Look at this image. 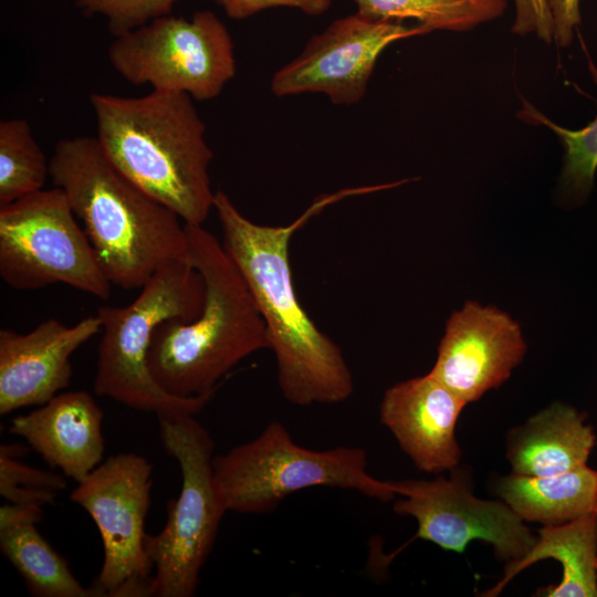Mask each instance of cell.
I'll return each mask as SVG.
<instances>
[{
  "instance_id": "obj_21",
  "label": "cell",
  "mask_w": 597,
  "mask_h": 597,
  "mask_svg": "<svg viewBox=\"0 0 597 597\" xmlns=\"http://www.w3.org/2000/svg\"><path fill=\"white\" fill-rule=\"evenodd\" d=\"M375 20L415 19L433 30L465 31L501 15L505 0H354Z\"/></svg>"
},
{
  "instance_id": "obj_7",
  "label": "cell",
  "mask_w": 597,
  "mask_h": 597,
  "mask_svg": "<svg viewBox=\"0 0 597 597\" xmlns=\"http://www.w3.org/2000/svg\"><path fill=\"white\" fill-rule=\"evenodd\" d=\"M157 418L163 447L179 464L181 489L168 502L163 530L145 538L155 568L154 596L192 597L228 512L214 479V442L195 415L166 413Z\"/></svg>"
},
{
  "instance_id": "obj_14",
  "label": "cell",
  "mask_w": 597,
  "mask_h": 597,
  "mask_svg": "<svg viewBox=\"0 0 597 597\" xmlns=\"http://www.w3.org/2000/svg\"><path fill=\"white\" fill-rule=\"evenodd\" d=\"M97 314L69 326L49 318L28 333L0 329V415L41 406L69 387L71 356L101 332Z\"/></svg>"
},
{
  "instance_id": "obj_12",
  "label": "cell",
  "mask_w": 597,
  "mask_h": 597,
  "mask_svg": "<svg viewBox=\"0 0 597 597\" xmlns=\"http://www.w3.org/2000/svg\"><path fill=\"white\" fill-rule=\"evenodd\" d=\"M395 486L402 499L394 503V512L416 519L415 537L446 551L461 553L479 540L491 544L498 556L515 561L536 541L505 502L479 499L457 478L404 480Z\"/></svg>"
},
{
  "instance_id": "obj_3",
  "label": "cell",
  "mask_w": 597,
  "mask_h": 597,
  "mask_svg": "<svg viewBox=\"0 0 597 597\" xmlns=\"http://www.w3.org/2000/svg\"><path fill=\"white\" fill-rule=\"evenodd\" d=\"M90 103L96 139L114 167L184 223L202 226L214 207L213 153L192 98L153 90L140 97L93 93Z\"/></svg>"
},
{
  "instance_id": "obj_19",
  "label": "cell",
  "mask_w": 597,
  "mask_h": 597,
  "mask_svg": "<svg viewBox=\"0 0 597 597\" xmlns=\"http://www.w3.org/2000/svg\"><path fill=\"white\" fill-rule=\"evenodd\" d=\"M499 493L523 521L559 525L595 511L597 470L586 464L551 476L512 473L500 481Z\"/></svg>"
},
{
  "instance_id": "obj_13",
  "label": "cell",
  "mask_w": 597,
  "mask_h": 597,
  "mask_svg": "<svg viewBox=\"0 0 597 597\" xmlns=\"http://www.w3.org/2000/svg\"><path fill=\"white\" fill-rule=\"evenodd\" d=\"M525 350L517 322L494 306L469 301L449 317L429 373L469 404L502 385Z\"/></svg>"
},
{
  "instance_id": "obj_11",
  "label": "cell",
  "mask_w": 597,
  "mask_h": 597,
  "mask_svg": "<svg viewBox=\"0 0 597 597\" xmlns=\"http://www.w3.org/2000/svg\"><path fill=\"white\" fill-rule=\"evenodd\" d=\"M430 31L423 24L407 27L358 12L337 19L274 73L271 91L280 97L315 92L327 95L334 104H356L365 95L376 62L387 46Z\"/></svg>"
},
{
  "instance_id": "obj_6",
  "label": "cell",
  "mask_w": 597,
  "mask_h": 597,
  "mask_svg": "<svg viewBox=\"0 0 597 597\" xmlns=\"http://www.w3.org/2000/svg\"><path fill=\"white\" fill-rule=\"evenodd\" d=\"M213 471L227 511L241 514L271 513L289 495L318 486L353 490L381 502L397 494L395 482L368 473L363 448L308 449L280 421L214 457Z\"/></svg>"
},
{
  "instance_id": "obj_1",
  "label": "cell",
  "mask_w": 597,
  "mask_h": 597,
  "mask_svg": "<svg viewBox=\"0 0 597 597\" xmlns=\"http://www.w3.org/2000/svg\"><path fill=\"white\" fill-rule=\"evenodd\" d=\"M356 192L360 190L324 196L286 226L255 223L240 212L227 193L219 190L214 196L222 245L263 316L280 390L295 406L341 404L354 392V377L341 347L316 326L296 295L290 242L310 218Z\"/></svg>"
},
{
  "instance_id": "obj_16",
  "label": "cell",
  "mask_w": 597,
  "mask_h": 597,
  "mask_svg": "<svg viewBox=\"0 0 597 597\" xmlns=\"http://www.w3.org/2000/svg\"><path fill=\"white\" fill-rule=\"evenodd\" d=\"M103 418L91 394L65 391L12 418L9 430L22 437L52 469L78 483L103 462Z\"/></svg>"
},
{
  "instance_id": "obj_20",
  "label": "cell",
  "mask_w": 597,
  "mask_h": 597,
  "mask_svg": "<svg viewBox=\"0 0 597 597\" xmlns=\"http://www.w3.org/2000/svg\"><path fill=\"white\" fill-rule=\"evenodd\" d=\"M24 522L0 527V549L38 597H97L72 574L65 559L38 531Z\"/></svg>"
},
{
  "instance_id": "obj_15",
  "label": "cell",
  "mask_w": 597,
  "mask_h": 597,
  "mask_svg": "<svg viewBox=\"0 0 597 597\" xmlns=\"http://www.w3.org/2000/svg\"><path fill=\"white\" fill-rule=\"evenodd\" d=\"M465 405L428 373L388 388L379 418L418 470L440 473L459 463L455 425Z\"/></svg>"
},
{
  "instance_id": "obj_17",
  "label": "cell",
  "mask_w": 597,
  "mask_h": 597,
  "mask_svg": "<svg viewBox=\"0 0 597 597\" xmlns=\"http://www.w3.org/2000/svg\"><path fill=\"white\" fill-rule=\"evenodd\" d=\"M585 419L575 408L558 402L530 418L509 440L512 473L551 476L586 465L596 434Z\"/></svg>"
},
{
  "instance_id": "obj_27",
  "label": "cell",
  "mask_w": 597,
  "mask_h": 597,
  "mask_svg": "<svg viewBox=\"0 0 597 597\" xmlns=\"http://www.w3.org/2000/svg\"><path fill=\"white\" fill-rule=\"evenodd\" d=\"M232 19H245L260 11L275 7L298 9L310 15L328 11L332 0H214Z\"/></svg>"
},
{
  "instance_id": "obj_28",
  "label": "cell",
  "mask_w": 597,
  "mask_h": 597,
  "mask_svg": "<svg viewBox=\"0 0 597 597\" xmlns=\"http://www.w3.org/2000/svg\"><path fill=\"white\" fill-rule=\"evenodd\" d=\"M553 23L554 40L559 46H567L580 23L579 0H548Z\"/></svg>"
},
{
  "instance_id": "obj_24",
  "label": "cell",
  "mask_w": 597,
  "mask_h": 597,
  "mask_svg": "<svg viewBox=\"0 0 597 597\" xmlns=\"http://www.w3.org/2000/svg\"><path fill=\"white\" fill-rule=\"evenodd\" d=\"M593 75L597 78V71ZM520 115L523 119L541 124L559 136L565 147L563 178L575 191H586L594 182L597 169V116L582 129L564 128L523 100Z\"/></svg>"
},
{
  "instance_id": "obj_10",
  "label": "cell",
  "mask_w": 597,
  "mask_h": 597,
  "mask_svg": "<svg viewBox=\"0 0 597 597\" xmlns=\"http://www.w3.org/2000/svg\"><path fill=\"white\" fill-rule=\"evenodd\" d=\"M151 473L145 457L121 452L98 464L70 494L102 537L103 564L91 587L97 597L154 596L153 564L145 549Z\"/></svg>"
},
{
  "instance_id": "obj_8",
  "label": "cell",
  "mask_w": 597,
  "mask_h": 597,
  "mask_svg": "<svg viewBox=\"0 0 597 597\" xmlns=\"http://www.w3.org/2000/svg\"><path fill=\"white\" fill-rule=\"evenodd\" d=\"M0 276L18 291L62 283L107 300L111 282L61 188L0 206Z\"/></svg>"
},
{
  "instance_id": "obj_9",
  "label": "cell",
  "mask_w": 597,
  "mask_h": 597,
  "mask_svg": "<svg viewBox=\"0 0 597 597\" xmlns=\"http://www.w3.org/2000/svg\"><path fill=\"white\" fill-rule=\"evenodd\" d=\"M113 69L133 85L217 97L235 75L233 42L211 11L190 19L164 15L115 36L107 50Z\"/></svg>"
},
{
  "instance_id": "obj_26",
  "label": "cell",
  "mask_w": 597,
  "mask_h": 597,
  "mask_svg": "<svg viewBox=\"0 0 597 597\" xmlns=\"http://www.w3.org/2000/svg\"><path fill=\"white\" fill-rule=\"evenodd\" d=\"M515 20L512 31L519 35L536 34L546 43L554 40V23L548 0H514Z\"/></svg>"
},
{
  "instance_id": "obj_23",
  "label": "cell",
  "mask_w": 597,
  "mask_h": 597,
  "mask_svg": "<svg viewBox=\"0 0 597 597\" xmlns=\"http://www.w3.org/2000/svg\"><path fill=\"white\" fill-rule=\"evenodd\" d=\"M29 451L30 447L21 443L0 444V494L8 503L43 510L55 503L67 483L64 474L21 461Z\"/></svg>"
},
{
  "instance_id": "obj_30",
  "label": "cell",
  "mask_w": 597,
  "mask_h": 597,
  "mask_svg": "<svg viewBox=\"0 0 597 597\" xmlns=\"http://www.w3.org/2000/svg\"><path fill=\"white\" fill-rule=\"evenodd\" d=\"M595 514L597 515V499H596V504H595Z\"/></svg>"
},
{
  "instance_id": "obj_25",
  "label": "cell",
  "mask_w": 597,
  "mask_h": 597,
  "mask_svg": "<svg viewBox=\"0 0 597 597\" xmlns=\"http://www.w3.org/2000/svg\"><path fill=\"white\" fill-rule=\"evenodd\" d=\"M178 0H75L84 15H102L108 31L121 35L154 19L171 14Z\"/></svg>"
},
{
  "instance_id": "obj_4",
  "label": "cell",
  "mask_w": 597,
  "mask_h": 597,
  "mask_svg": "<svg viewBox=\"0 0 597 597\" xmlns=\"http://www.w3.org/2000/svg\"><path fill=\"white\" fill-rule=\"evenodd\" d=\"M184 224L189 262L205 283L203 306L192 321L171 318L155 328L147 364L166 392L193 397L214 392L224 375L270 343L256 302L222 242L202 226Z\"/></svg>"
},
{
  "instance_id": "obj_2",
  "label": "cell",
  "mask_w": 597,
  "mask_h": 597,
  "mask_svg": "<svg viewBox=\"0 0 597 597\" xmlns=\"http://www.w3.org/2000/svg\"><path fill=\"white\" fill-rule=\"evenodd\" d=\"M49 175L82 220L111 284L140 289L166 263L189 261L181 219L116 169L96 137L59 140Z\"/></svg>"
},
{
  "instance_id": "obj_5",
  "label": "cell",
  "mask_w": 597,
  "mask_h": 597,
  "mask_svg": "<svg viewBox=\"0 0 597 597\" xmlns=\"http://www.w3.org/2000/svg\"><path fill=\"white\" fill-rule=\"evenodd\" d=\"M205 283L188 260L159 268L126 306H101L102 337L93 388L129 408L166 413L198 415L214 392L177 397L166 392L151 376L147 354L155 328L164 321L189 322L203 306Z\"/></svg>"
},
{
  "instance_id": "obj_22",
  "label": "cell",
  "mask_w": 597,
  "mask_h": 597,
  "mask_svg": "<svg viewBox=\"0 0 597 597\" xmlns=\"http://www.w3.org/2000/svg\"><path fill=\"white\" fill-rule=\"evenodd\" d=\"M48 176L49 163L29 122L24 118L1 121L0 206L41 190Z\"/></svg>"
},
{
  "instance_id": "obj_31",
  "label": "cell",
  "mask_w": 597,
  "mask_h": 597,
  "mask_svg": "<svg viewBox=\"0 0 597 597\" xmlns=\"http://www.w3.org/2000/svg\"><path fill=\"white\" fill-rule=\"evenodd\" d=\"M596 570H597V562H596Z\"/></svg>"
},
{
  "instance_id": "obj_18",
  "label": "cell",
  "mask_w": 597,
  "mask_h": 597,
  "mask_svg": "<svg viewBox=\"0 0 597 597\" xmlns=\"http://www.w3.org/2000/svg\"><path fill=\"white\" fill-rule=\"evenodd\" d=\"M553 558L563 569L558 585L540 595L597 597V515L595 512L559 525H544L534 545L520 559L510 561L502 579L482 595H499L509 582L534 563Z\"/></svg>"
},
{
  "instance_id": "obj_29",
  "label": "cell",
  "mask_w": 597,
  "mask_h": 597,
  "mask_svg": "<svg viewBox=\"0 0 597 597\" xmlns=\"http://www.w3.org/2000/svg\"><path fill=\"white\" fill-rule=\"evenodd\" d=\"M42 509L7 503L0 507V527L24 522L39 523L42 520Z\"/></svg>"
}]
</instances>
